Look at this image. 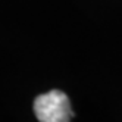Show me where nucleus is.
Wrapping results in <instances>:
<instances>
[{
	"label": "nucleus",
	"mask_w": 122,
	"mask_h": 122,
	"mask_svg": "<svg viewBox=\"0 0 122 122\" xmlns=\"http://www.w3.org/2000/svg\"><path fill=\"white\" fill-rule=\"evenodd\" d=\"M34 113L40 122H68L74 118L71 102L60 90L37 96L34 100Z\"/></svg>",
	"instance_id": "1"
}]
</instances>
